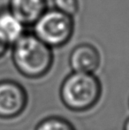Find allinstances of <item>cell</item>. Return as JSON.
I'll return each instance as SVG.
<instances>
[{"instance_id": "obj_1", "label": "cell", "mask_w": 129, "mask_h": 130, "mask_svg": "<svg viewBox=\"0 0 129 130\" xmlns=\"http://www.w3.org/2000/svg\"><path fill=\"white\" fill-rule=\"evenodd\" d=\"M12 59L18 72L26 78L38 79L48 74L53 64L52 49L34 34L25 33L12 45Z\"/></svg>"}, {"instance_id": "obj_2", "label": "cell", "mask_w": 129, "mask_h": 130, "mask_svg": "<svg viewBox=\"0 0 129 130\" xmlns=\"http://www.w3.org/2000/svg\"><path fill=\"white\" fill-rule=\"evenodd\" d=\"M102 94L101 82L95 74L72 72L62 82L59 96L70 111L81 112L93 108Z\"/></svg>"}, {"instance_id": "obj_3", "label": "cell", "mask_w": 129, "mask_h": 130, "mask_svg": "<svg viewBox=\"0 0 129 130\" xmlns=\"http://www.w3.org/2000/svg\"><path fill=\"white\" fill-rule=\"evenodd\" d=\"M33 26V34L52 49L68 43L73 34L74 23L72 16L54 8L45 11Z\"/></svg>"}, {"instance_id": "obj_4", "label": "cell", "mask_w": 129, "mask_h": 130, "mask_svg": "<svg viewBox=\"0 0 129 130\" xmlns=\"http://www.w3.org/2000/svg\"><path fill=\"white\" fill-rule=\"evenodd\" d=\"M28 94L20 83L11 80H0V119L12 120L25 111Z\"/></svg>"}, {"instance_id": "obj_5", "label": "cell", "mask_w": 129, "mask_h": 130, "mask_svg": "<svg viewBox=\"0 0 129 130\" xmlns=\"http://www.w3.org/2000/svg\"><path fill=\"white\" fill-rule=\"evenodd\" d=\"M69 65L72 72L95 74L101 65V55L92 44L81 43L71 52Z\"/></svg>"}, {"instance_id": "obj_6", "label": "cell", "mask_w": 129, "mask_h": 130, "mask_svg": "<svg viewBox=\"0 0 129 130\" xmlns=\"http://www.w3.org/2000/svg\"><path fill=\"white\" fill-rule=\"evenodd\" d=\"M8 9L25 26H31L47 10V4L46 0H10Z\"/></svg>"}, {"instance_id": "obj_7", "label": "cell", "mask_w": 129, "mask_h": 130, "mask_svg": "<svg viewBox=\"0 0 129 130\" xmlns=\"http://www.w3.org/2000/svg\"><path fill=\"white\" fill-rule=\"evenodd\" d=\"M25 25L9 10L0 9V38L10 46L25 34Z\"/></svg>"}, {"instance_id": "obj_8", "label": "cell", "mask_w": 129, "mask_h": 130, "mask_svg": "<svg viewBox=\"0 0 129 130\" xmlns=\"http://www.w3.org/2000/svg\"><path fill=\"white\" fill-rule=\"evenodd\" d=\"M34 130H75V128L65 119L59 117H48L40 121Z\"/></svg>"}, {"instance_id": "obj_9", "label": "cell", "mask_w": 129, "mask_h": 130, "mask_svg": "<svg viewBox=\"0 0 129 130\" xmlns=\"http://www.w3.org/2000/svg\"><path fill=\"white\" fill-rule=\"evenodd\" d=\"M55 9L73 17L79 12V0H53Z\"/></svg>"}, {"instance_id": "obj_10", "label": "cell", "mask_w": 129, "mask_h": 130, "mask_svg": "<svg viewBox=\"0 0 129 130\" xmlns=\"http://www.w3.org/2000/svg\"><path fill=\"white\" fill-rule=\"evenodd\" d=\"M8 47H9V45L7 44V43H5V42L0 38V58H2V57L5 54Z\"/></svg>"}, {"instance_id": "obj_11", "label": "cell", "mask_w": 129, "mask_h": 130, "mask_svg": "<svg viewBox=\"0 0 129 130\" xmlns=\"http://www.w3.org/2000/svg\"><path fill=\"white\" fill-rule=\"evenodd\" d=\"M124 130H129V118L126 120L124 124Z\"/></svg>"}]
</instances>
